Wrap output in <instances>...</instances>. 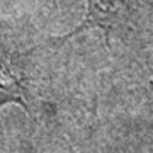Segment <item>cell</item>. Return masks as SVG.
<instances>
[{
  "label": "cell",
  "mask_w": 153,
  "mask_h": 153,
  "mask_svg": "<svg viewBox=\"0 0 153 153\" xmlns=\"http://www.w3.org/2000/svg\"><path fill=\"white\" fill-rule=\"evenodd\" d=\"M17 100L19 104H24V88L21 85V80L14 75L10 65L0 56V104Z\"/></svg>",
  "instance_id": "obj_1"
}]
</instances>
